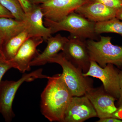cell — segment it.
Segmentation results:
<instances>
[{
    "label": "cell",
    "mask_w": 122,
    "mask_h": 122,
    "mask_svg": "<svg viewBox=\"0 0 122 122\" xmlns=\"http://www.w3.org/2000/svg\"><path fill=\"white\" fill-rule=\"evenodd\" d=\"M44 24L50 29L52 35L59 31H68L70 35L83 39L97 40L98 35L95 31V22L75 12L58 22L52 21L44 17Z\"/></svg>",
    "instance_id": "2"
},
{
    "label": "cell",
    "mask_w": 122,
    "mask_h": 122,
    "mask_svg": "<svg viewBox=\"0 0 122 122\" xmlns=\"http://www.w3.org/2000/svg\"><path fill=\"white\" fill-rule=\"evenodd\" d=\"M87 0H50L40 5L45 18L58 22L83 4Z\"/></svg>",
    "instance_id": "8"
},
{
    "label": "cell",
    "mask_w": 122,
    "mask_h": 122,
    "mask_svg": "<svg viewBox=\"0 0 122 122\" xmlns=\"http://www.w3.org/2000/svg\"><path fill=\"white\" fill-rule=\"evenodd\" d=\"M44 14L40 5H32L30 10L25 13L23 20L30 37H41L46 41L52 36L51 30L44 24Z\"/></svg>",
    "instance_id": "12"
},
{
    "label": "cell",
    "mask_w": 122,
    "mask_h": 122,
    "mask_svg": "<svg viewBox=\"0 0 122 122\" xmlns=\"http://www.w3.org/2000/svg\"><path fill=\"white\" fill-rule=\"evenodd\" d=\"M29 38L28 32L25 29L5 42L2 51L5 59L9 61L13 59L22 44Z\"/></svg>",
    "instance_id": "16"
},
{
    "label": "cell",
    "mask_w": 122,
    "mask_h": 122,
    "mask_svg": "<svg viewBox=\"0 0 122 122\" xmlns=\"http://www.w3.org/2000/svg\"><path fill=\"white\" fill-rule=\"evenodd\" d=\"M44 41V39L41 37H30L27 39L13 59L10 60L13 68L23 73L30 71V62L39 54L37 48Z\"/></svg>",
    "instance_id": "11"
},
{
    "label": "cell",
    "mask_w": 122,
    "mask_h": 122,
    "mask_svg": "<svg viewBox=\"0 0 122 122\" xmlns=\"http://www.w3.org/2000/svg\"><path fill=\"white\" fill-rule=\"evenodd\" d=\"M97 117L95 109L85 95L73 96L64 115L63 122H82Z\"/></svg>",
    "instance_id": "9"
},
{
    "label": "cell",
    "mask_w": 122,
    "mask_h": 122,
    "mask_svg": "<svg viewBox=\"0 0 122 122\" xmlns=\"http://www.w3.org/2000/svg\"><path fill=\"white\" fill-rule=\"evenodd\" d=\"M102 3L118 11L122 8V0H87Z\"/></svg>",
    "instance_id": "20"
},
{
    "label": "cell",
    "mask_w": 122,
    "mask_h": 122,
    "mask_svg": "<svg viewBox=\"0 0 122 122\" xmlns=\"http://www.w3.org/2000/svg\"><path fill=\"white\" fill-rule=\"evenodd\" d=\"M48 62L57 63L62 69L61 76L73 96H81L93 87V79L85 77L81 69L66 58L62 52L58 53L48 60Z\"/></svg>",
    "instance_id": "3"
},
{
    "label": "cell",
    "mask_w": 122,
    "mask_h": 122,
    "mask_svg": "<svg viewBox=\"0 0 122 122\" xmlns=\"http://www.w3.org/2000/svg\"><path fill=\"white\" fill-rule=\"evenodd\" d=\"M62 53L74 65L81 69L83 73L89 70L91 60L85 39L70 35Z\"/></svg>",
    "instance_id": "7"
},
{
    "label": "cell",
    "mask_w": 122,
    "mask_h": 122,
    "mask_svg": "<svg viewBox=\"0 0 122 122\" xmlns=\"http://www.w3.org/2000/svg\"><path fill=\"white\" fill-rule=\"evenodd\" d=\"M99 119L111 117L117 109L115 104L116 100L105 91L103 86L92 88L86 93Z\"/></svg>",
    "instance_id": "10"
},
{
    "label": "cell",
    "mask_w": 122,
    "mask_h": 122,
    "mask_svg": "<svg viewBox=\"0 0 122 122\" xmlns=\"http://www.w3.org/2000/svg\"><path fill=\"white\" fill-rule=\"evenodd\" d=\"M111 40L110 37L101 36L98 41L92 39L86 41L90 59L102 68L111 63L122 69V46L115 45Z\"/></svg>",
    "instance_id": "4"
},
{
    "label": "cell",
    "mask_w": 122,
    "mask_h": 122,
    "mask_svg": "<svg viewBox=\"0 0 122 122\" xmlns=\"http://www.w3.org/2000/svg\"><path fill=\"white\" fill-rule=\"evenodd\" d=\"M0 17H7L14 18L12 13L8 10L5 8L0 3Z\"/></svg>",
    "instance_id": "21"
},
{
    "label": "cell",
    "mask_w": 122,
    "mask_h": 122,
    "mask_svg": "<svg viewBox=\"0 0 122 122\" xmlns=\"http://www.w3.org/2000/svg\"><path fill=\"white\" fill-rule=\"evenodd\" d=\"M12 68H13V66L11 61L7 60L0 53V84L5 73Z\"/></svg>",
    "instance_id": "19"
},
{
    "label": "cell",
    "mask_w": 122,
    "mask_h": 122,
    "mask_svg": "<svg viewBox=\"0 0 122 122\" xmlns=\"http://www.w3.org/2000/svg\"><path fill=\"white\" fill-rule=\"evenodd\" d=\"M95 31L98 35L104 33H113L122 36V21L115 17L105 21L96 22Z\"/></svg>",
    "instance_id": "17"
},
{
    "label": "cell",
    "mask_w": 122,
    "mask_h": 122,
    "mask_svg": "<svg viewBox=\"0 0 122 122\" xmlns=\"http://www.w3.org/2000/svg\"><path fill=\"white\" fill-rule=\"evenodd\" d=\"M68 40V38L62 36L59 34L48 38L46 41L47 46L45 50L31 62L30 66L45 65L48 63L49 59L58 54L59 51L63 50Z\"/></svg>",
    "instance_id": "14"
},
{
    "label": "cell",
    "mask_w": 122,
    "mask_h": 122,
    "mask_svg": "<svg viewBox=\"0 0 122 122\" xmlns=\"http://www.w3.org/2000/svg\"><path fill=\"white\" fill-rule=\"evenodd\" d=\"M116 17L119 20L122 21V8L117 11Z\"/></svg>",
    "instance_id": "28"
},
{
    "label": "cell",
    "mask_w": 122,
    "mask_h": 122,
    "mask_svg": "<svg viewBox=\"0 0 122 122\" xmlns=\"http://www.w3.org/2000/svg\"><path fill=\"white\" fill-rule=\"evenodd\" d=\"M4 43V39H3L2 36L0 34V53L4 56V54H3V51H2V47H3Z\"/></svg>",
    "instance_id": "27"
},
{
    "label": "cell",
    "mask_w": 122,
    "mask_h": 122,
    "mask_svg": "<svg viewBox=\"0 0 122 122\" xmlns=\"http://www.w3.org/2000/svg\"><path fill=\"white\" fill-rule=\"evenodd\" d=\"M0 3L12 13L14 18L23 20L25 13L18 0H0Z\"/></svg>",
    "instance_id": "18"
},
{
    "label": "cell",
    "mask_w": 122,
    "mask_h": 122,
    "mask_svg": "<svg viewBox=\"0 0 122 122\" xmlns=\"http://www.w3.org/2000/svg\"><path fill=\"white\" fill-rule=\"evenodd\" d=\"M20 2L25 13L30 10L32 6V5L29 2L28 0H18Z\"/></svg>",
    "instance_id": "22"
},
{
    "label": "cell",
    "mask_w": 122,
    "mask_h": 122,
    "mask_svg": "<svg viewBox=\"0 0 122 122\" xmlns=\"http://www.w3.org/2000/svg\"><path fill=\"white\" fill-rule=\"evenodd\" d=\"M75 12L91 21L102 22L116 17L117 11L96 1L87 0Z\"/></svg>",
    "instance_id": "13"
},
{
    "label": "cell",
    "mask_w": 122,
    "mask_h": 122,
    "mask_svg": "<svg viewBox=\"0 0 122 122\" xmlns=\"http://www.w3.org/2000/svg\"><path fill=\"white\" fill-rule=\"evenodd\" d=\"M26 29L24 21L15 18L0 17V34L4 43Z\"/></svg>",
    "instance_id": "15"
},
{
    "label": "cell",
    "mask_w": 122,
    "mask_h": 122,
    "mask_svg": "<svg viewBox=\"0 0 122 122\" xmlns=\"http://www.w3.org/2000/svg\"><path fill=\"white\" fill-rule=\"evenodd\" d=\"M48 76L42 74V70L39 69L29 73H25L16 81H1L0 84V113L5 121L11 122L15 115L12 104L17 90L25 82H30L38 78H48Z\"/></svg>",
    "instance_id": "5"
},
{
    "label": "cell",
    "mask_w": 122,
    "mask_h": 122,
    "mask_svg": "<svg viewBox=\"0 0 122 122\" xmlns=\"http://www.w3.org/2000/svg\"><path fill=\"white\" fill-rule=\"evenodd\" d=\"M118 107L122 106V70L120 71V97L118 100Z\"/></svg>",
    "instance_id": "25"
},
{
    "label": "cell",
    "mask_w": 122,
    "mask_h": 122,
    "mask_svg": "<svg viewBox=\"0 0 122 122\" xmlns=\"http://www.w3.org/2000/svg\"><path fill=\"white\" fill-rule=\"evenodd\" d=\"M41 95V111L50 122H63L64 115L72 96L61 74L48 76Z\"/></svg>",
    "instance_id": "1"
},
{
    "label": "cell",
    "mask_w": 122,
    "mask_h": 122,
    "mask_svg": "<svg viewBox=\"0 0 122 122\" xmlns=\"http://www.w3.org/2000/svg\"><path fill=\"white\" fill-rule=\"evenodd\" d=\"M31 4L37 5L38 4H43L50 0H28Z\"/></svg>",
    "instance_id": "26"
},
{
    "label": "cell",
    "mask_w": 122,
    "mask_h": 122,
    "mask_svg": "<svg viewBox=\"0 0 122 122\" xmlns=\"http://www.w3.org/2000/svg\"><path fill=\"white\" fill-rule=\"evenodd\" d=\"M97 122H122V120L116 118L110 117L99 119Z\"/></svg>",
    "instance_id": "24"
},
{
    "label": "cell",
    "mask_w": 122,
    "mask_h": 122,
    "mask_svg": "<svg viewBox=\"0 0 122 122\" xmlns=\"http://www.w3.org/2000/svg\"></svg>",
    "instance_id": "29"
},
{
    "label": "cell",
    "mask_w": 122,
    "mask_h": 122,
    "mask_svg": "<svg viewBox=\"0 0 122 122\" xmlns=\"http://www.w3.org/2000/svg\"><path fill=\"white\" fill-rule=\"evenodd\" d=\"M85 77L91 76L100 79L103 86L107 93L118 100L120 92V71L113 64L108 63L104 68L101 67L97 62L91 61L89 70L83 73Z\"/></svg>",
    "instance_id": "6"
},
{
    "label": "cell",
    "mask_w": 122,
    "mask_h": 122,
    "mask_svg": "<svg viewBox=\"0 0 122 122\" xmlns=\"http://www.w3.org/2000/svg\"><path fill=\"white\" fill-rule=\"evenodd\" d=\"M111 117L122 120V106L118 107L116 111L112 114Z\"/></svg>",
    "instance_id": "23"
}]
</instances>
